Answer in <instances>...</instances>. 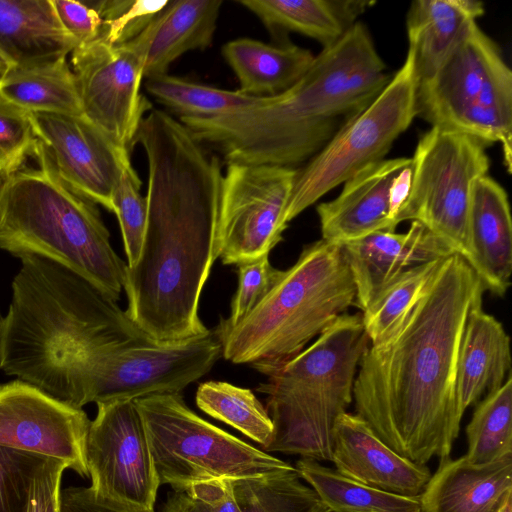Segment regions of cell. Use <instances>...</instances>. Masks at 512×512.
<instances>
[{
    "instance_id": "c3c4849f",
    "label": "cell",
    "mask_w": 512,
    "mask_h": 512,
    "mask_svg": "<svg viewBox=\"0 0 512 512\" xmlns=\"http://www.w3.org/2000/svg\"><path fill=\"white\" fill-rule=\"evenodd\" d=\"M3 178H4V175H3V173H2V171L0 169V182L2 181Z\"/></svg>"
},
{
    "instance_id": "ac0fdd59",
    "label": "cell",
    "mask_w": 512,
    "mask_h": 512,
    "mask_svg": "<svg viewBox=\"0 0 512 512\" xmlns=\"http://www.w3.org/2000/svg\"><path fill=\"white\" fill-rule=\"evenodd\" d=\"M296 469L194 484L167 494L161 512H331Z\"/></svg>"
},
{
    "instance_id": "7a4b0ae2",
    "label": "cell",
    "mask_w": 512,
    "mask_h": 512,
    "mask_svg": "<svg viewBox=\"0 0 512 512\" xmlns=\"http://www.w3.org/2000/svg\"><path fill=\"white\" fill-rule=\"evenodd\" d=\"M484 291L466 260L449 255L422 298L360 360L353 385L356 414L414 463L450 456L459 435L458 353L468 314Z\"/></svg>"
},
{
    "instance_id": "9c48e42d",
    "label": "cell",
    "mask_w": 512,
    "mask_h": 512,
    "mask_svg": "<svg viewBox=\"0 0 512 512\" xmlns=\"http://www.w3.org/2000/svg\"><path fill=\"white\" fill-rule=\"evenodd\" d=\"M412 54L362 111L350 118L301 169H296L282 224L288 223L326 193L367 165L384 159L395 140L416 117Z\"/></svg>"
},
{
    "instance_id": "83f0119b",
    "label": "cell",
    "mask_w": 512,
    "mask_h": 512,
    "mask_svg": "<svg viewBox=\"0 0 512 512\" xmlns=\"http://www.w3.org/2000/svg\"><path fill=\"white\" fill-rule=\"evenodd\" d=\"M275 36L295 32L323 48L339 41L375 2L360 0H239Z\"/></svg>"
},
{
    "instance_id": "e575fe53",
    "label": "cell",
    "mask_w": 512,
    "mask_h": 512,
    "mask_svg": "<svg viewBox=\"0 0 512 512\" xmlns=\"http://www.w3.org/2000/svg\"><path fill=\"white\" fill-rule=\"evenodd\" d=\"M468 450L472 464H486L512 452V378L477 405L467 425Z\"/></svg>"
},
{
    "instance_id": "44dd1931",
    "label": "cell",
    "mask_w": 512,
    "mask_h": 512,
    "mask_svg": "<svg viewBox=\"0 0 512 512\" xmlns=\"http://www.w3.org/2000/svg\"><path fill=\"white\" fill-rule=\"evenodd\" d=\"M411 158L382 159L356 172L340 194L317 206L322 239L344 244L377 231H395L389 221V189Z\"/></svg>"
},
{
    "instance_id": "7bdbcfd3",
    "label": "cell",
    "mask_w": 512,
    "mask_h": 512,
    "mask_svg": "<svg viewBox=\"0 0 512 512\" xmlns=\"http://www.w3.org/2000/svg\"><path fill=\"white\" fill-rule=\"evenodd\" d=\"M60 512H155L97 495L90 487H69L60 492Z\"/></svg>"
},
{
    "instance_id": "5b68a950",
    "label": "cell",
    "mask_w": 512,
    "mask_h": 512,
    "mask_svg": "<svg viewBox=\"0 0 512 512\" xmlns=\"http://www.w3.org/2000/svg\"><path fill=\"white\" fill-rule=\"evenodd\" d=\"M32 157L36 167L23 166L0 182V249L58 263L117 302L127 263L112 248L97 204L62 181L38 138Z\"/></svg>"
},
{
    "instance_id": "ee69618b",
    "label": "cell",
    "mask_w": 512,
    "mask_h": 512,
    "mask_svg": "<svg viewBox=\"0 0 512 512\" xmlns=\"http://www.w3.org/2000/svg\"><path fill=\"white\" fill-rule=\"evenodd\" d=\"M412 182V161L393 179L389 189V221L395 230L402 209L408 199Z\"/></svg>"
},
{
    "instance_id": "681fc988",
    "label": "cell",
    "mask_w": 512,
    "mask_h": 512,
    "mask_svg": "<svg viewBox=\"0 0 512 512\" xmlns=\"http://www.w3.org/2000/svg\"><path fill=\"white\" fill-rule=\"evenodd\" d=\"M418 512H420V511H418Z\"/></svg>"
},
{
    "instance_id": "5bb4252c",
    "label": "cell",
    "mask_w": 512,
    "mask_h": 512,
    "mask_svg": "<svg viewBox=\"0 0 512 512\" xmlns=\"http://www.w3.org/2000/svg\"><path fill=\"white\" fill-rule=\"evenodd\" d=\"M84 116L117 147L131 153L149 103L142 97L143 56L129 43L101 38L71 53Z\"/></svg>"
},
{
    "instance_id": "8d00e7d4",
    "label": "cell",
    "mask_w": 512,
    "mask_h": 512,
    "mask_svg": "<svg viewBox=\"0 0 512 512\" xmlns=\"http://www.w3.org/2000/svg\"><path fill=\"white\" fill-rule=\"evenodd\" d=\"M37 137L30 112L0 95V169L5 176L33 156Z\"/></svg>"
},
{
    "instance_id": "2e32d148",
    "label": "cell",
    "mask_w": 512,
    "mask_h": 512,
    "mask_svg": "<svg viewBox=\"0 0 512 512\" xmlns=\"http://www.w3.org/2000/svg\"><path fill=\"white\" fill-rule=\"evenodd\" d=\"M36 137L47 147L62 181L78 195L113 212L121 163L117 147L85 116L30 113Z\"/></svg>"
},
{
    "instance_id": "7dc6e473",
    "label": "cell",
    "mask_w": 512,
    "mask_h": 512,
    "mask_svg": "<svg viewBox=\"0 0 512 512\" xmlns=\"http://www.w3.org/2000/svg\"><path fill=\"white\" fill-rule=\"evenodd\" d=\"M3 320H4V317H2L1 312H0V352H1V343H2Z\"/></svg>"
},
{
    "instance_id": "8992f818",
    "label": "cell",
    "mask_w": 512,
    "mask_h": 512,
    "mask_svg": "<svg viewBox=\"0 0 512 512\" xmlns=\"http://www.w3.org/2000/svg\"><path fill=\"white\" fill-rule=\"evenodd\" d=\"M355 296L342 245L310 243L242 321L215 329L222 356L253 367L283 363L354 305Z\"/></svg>"
},
{
    "instance_id": "f546056e",
    "label": "cell",
    "mask_w": 512,
    "mask_h": 512,
    "mask_svg": "<svg viewBox=\"0 0 512 512\" xmlns=\"http://www.w3.org/2000/svg\"><path fill=\"white\" fill-rule=\"evenodd\" d=\"M0 95L30 113L84 116L67 57L15 65L0 83Z\"/></svg>"
},
{
    "instance_id": "277c9868",
    "label": "cell",
    "mask_w": 512,
    "mask_h": 512,
    "mask_svg": "<svg viewBox=\"0 0 512 512\" xmlns=\"http://www.w3.org/2000/svg\"><path fill=\"white\" fill-rule=\"evenodd\" d=\"M133 339L147 338L84 278L46 258L21 259L3 320L0 369L5 374L73 406L82 359Z\"/></svg>"
},
{
    "instance_id": "4fadbf2b",
    "label": "cell",
    "mask_w": 512,
    "mask_h": 512,
    "mask_svg": "<svg viewBox=\"0 0 512 512\" xmlns=\"http://www.w3.org/2000/svg\"><path fill=\"white\" fill-rule=\"evenodd\" d=\"M85 457L90 488L99 496L154 509L159 481L146 430L134 400L97 403Z\"/></svg>"
},
{
    "instance_id": "603a6c76",
    "label": "cell",
    "mask_w": 512,
    "mask_h": 512,
    "mask_svg": "<svg viewBox=\"0 0 512 512\" xmlns=\"http://www.w3.org/2000/svg\"><path fill=\"white\" fill-rule=\"evenodd\" d=\"M512 493V452L486 464L440 459L418 496L420 512H498Z\"/></svg>"
},
{
    "instance_id": "cb8c5ba5",
    "label": "cell",
    "mask_w": 512,
    "mask_h": 512,
    "mask_svg": "<svg viewBox=\"0 0 512 512\" xmlns=\"http://www.w3.org/2000/svg\"><path fill=\"white\" fill-rule=\"evenodd\" d=\"M222 0L168 1L136 38L128 42L144 59L143 75L167 74L177 58L212 44Z\"/></svg>"
},
{
    "instance_id": "74e56055",
    "label": "cell",
    "mask_w": 512,
    "mask_h": 512,
    "mask_svg": "<svg viewBox=\"0 0 512 512\" xmlns=\"http://www.w3.org/2000/svg\"><path fill=\"white\" fill-rule=\"evenodd\" d=\"M46 456L0 446V512H26L34 476Z\"/></svg>"
},
{
    "instance_id": "7c38bea8",
    "label": "cell",
    "mask_w": 512,
    "mask_h": 512,
    "mask_svg": "<svg viewBox=\"0 0 512 512\" xmlns=\"http://www.w3.org/2000/svg\"><path fill=\"white\" fill-rule=\"evenodd\" d=\"M295 174L289 167L227 163L218 237L223 264L256 260L282 241V215Z\"/></svg>"
},
{
    "instance_id": "6da1fadb",
    "label": "cell",
    "mask_w": 512,
    "mask_h": 512,
    "mask_svg": "<svg viewBox=\"0 0 512 512\" xmlns=\"http://www.w3.org/2000/svg\"><path fill=\"white\" fill-rule=\"evenodd\" d=\"M135 143L148 163L147 217L139 257L126 269L125 313L157 344L205 337L198 308L220 256V161L162 110L143 117Z\"/></svg>"
},
{
    "instance_id": "ab89813d",
    "label": "cell",
    "mask_w": 512,
    "mask_h": 512,
    "mask_svg": "<svg viewBox=\"0 0 512 512\" xmlns=\"http://www.w3.org/2000/svg\"><path fill=\"white\" fill-rule=\"evenodd\" d=\"M168 4V0H130L114 18L102 21L100 38L111 45L130 42L142 33Z\"/></svg>"
},
{
    "instance_id": "3957f363",
    "label": "cell",
    "mask_w": 512,
    "mask_h": 512,
    "mask_svg": "<svg viewBox=\"0 0 512 512\" xmlns=\"http://www.w3.org/2000/svg\"><path fill=\"white\" fill-rule=\"evenodd\" d=\"M389 80L369 30L357 21L288 90L231 114L178 120L226 163L293 168L314 157Z\"/></svg>"
},
{
    "instance_id": "9a60e30c",
    "label": "cell",
    "mask_w": 512,
    "mask_h": 512,
    "mask_svg": "<svg viewBox=\"0 0 512 512\" xmlns=\"http://www.w3.org/2000/svg\"><path fill=\"white\" fill-rule=\"evenodd\" d=\"M90 424L82 408L32 384L17 379L0 385V446L59 459L89 477L85 446Z\"/></svg>"
},
{
    "instance_id": "bcb514c9",
    "label": "cell",
    "mask_w": 512,
    "mask_h": 512,
    "mask_svg": "<svg viewBox=\"0 0 512 512\" xmlns=\"http://www.w3.org/2000/svg\"><path fill=\"white\" fill-rule=\"evenodd\" d=\"M512 506V493L508 494L502 502L498 512H511Z\"/></svg>"
},
{
    "instance_id": "f1b7e54d",
    "label": "cell",
    "mask_w": 512,
    "mask_h": 512,
    "mask_svg": "<svg viewBox=\"0 0 512 512\" xmlns=\"http://www.w3.org/2000/svg\"><path fill=\"white\" fill-rule=\"evenodd\" d=\"M222 54L239 80V91L254 97L278 95L310 68L315 55L289 42L271 45L251 38L227 42Z\"/></svg>"
},
{
    "instance_id": "b9f144b4",
    "label": "cell",
    "mask_w": 512,
    "mask_h": 512,
    "mask_svg": "<svg viewBox=\"0 0 512 512\" xmlns=\"http://www.w3.org/2000/svg\"><path fill=\"white\" fill-rule=\"evenodd\" d=\"M52 4L61 24L78 46L100 38L102 19L88 2L52 0Z\"/></svg>"
},
{
    "instance_id": "d4e9b609",
    "label": "cell",
    "mask_w": 512,
    "mask_h": 512,
    "mask_svg": "<svg viewBox=\"0 0 512 512\" xmlns=\"http://www.w3.org/2000/svg\"><path fill=\"white\" fill-rule=\"evenodd\" d=\"M510 339L503 325L482 308L468 314L456 370V394L460 413L484 394L499 389L510 375Z\"/></svg>"
},
{
    "instance_id": "4dcf8cb0",
    "label": "cell",
    "mask_w": 512,
    "mask_h": 512,
    "mask_svg": "<svg viewBox=\"0 0 512 512\" xmlns=\"http://www.w3.org/2000/svg\"><path fill=\"white\" fill-rule=\"evenodd\" d=\"M296 471L331 512H418V497L385 492L352 480L319 461L301 458Z\"/></svg>"
},
{
    "instance_id": "f35d334b",
    "label": "cell",
    "mask_w": 512,
    "mask_h": 512,
    "mask_svg": "<svg viewBox=\"0 0 512 512\" xmlns=\"http://www.w3.org/2000/svg\"><path fill=\"white\" fill-rule=\"evenodd\" d=\"M269 261V254L238 265V288L231 302L230 316L222 319L219 331L228 330L242 321L264 298L279 274Z\"/></svg>"
},
{
    "instance_id": "ffe728a7",
    "label": "cell",
    "mask_w": 512,
    "mask_h": 512,
    "mask_svg": "<svg viewBox=\"0 0 512 512\" xmlns=\"http://www.w3.org/2000/svg\"><path fill=\"white\" fill-rule=\"evenodd\" d=\"M342 248L356 289L354 305L361 311L406 269L453 254L416 221L405 233L377 231Z\"/></svg>"
},
{
    "instance_id": "4316f807",
    "label": "cell",
    "mask_w": 512,
    "mask_h": 512,
    "mask_svg": "<svg viewBox=\"0 0 512 512\" xmlns=\"http://www.w3.org/2000/svg\"><path fill=\"white\" fill-rule=\"evenodd\" d=\"M477 0H416L408 9V51L413 56L417 83L431 77L466 27L483 15Z\"/></svg>"
},
{
    "instance_id": "52a82bcc",
    "label": "cell",
    "mask_w": 512,
    "mask_h": 512,
    "mask_svg": "<svg viewBox=\"0 0 512 512\" xmlns=\"http://www.w3.org/2000/svg\"><path fill=\"white\" fill-rule=\"evenodd\" d=\"M416 116L431 127L498 142L511 172L512 72L495 42L471 22L434 74L417 83Z\"/></svg>"
},
{
    "instance_id": "8fae6325",
    "label": "cell",
    "mask_w": 512,
    "mask_h": 512,
    "mask_svg": "<svg viewBox=\"0 0 512 512\" xmlns=\"http://www.w3.org/2000/svg\"><path fill=\"white\" fill-rule=\"evenodd\" d=\"M411 161V189L399 222L421 223L467 261L472 190L490 167L486 146L468 135L431 127L419 138Z\"/></svg>"
},
{
    "instance_id": "d590c367",
    "label": "cell",
    "mask_w": 512,
    "mask_h": 512,
    "mask_svg": "<svg viewBox=\"0 0 512 512\" xmlns=\"http://www.w3.org/2000/svg\"><path fill=\"white\" fill-rule=\"evenodd\" d=\"M141 180L135 172L130 155L123 158L113 195V213L117 216L127 256L133 266L140 254L147 217L146 199L140 193Z\"/></svg>"
},
{
    "instance_id": "ba28073f",
    "label": "cell",
    "mask_w": 512,
    "mask_h": 512,
    "mask_svg": "<svg viewBox=\"0 0 512 512\" xmlns=\"http://www.w3.org/2000/svg\"><path fill=\"white\" fill-rule=\"evenodd\" d=\"M142 418L159 485L172 490L194 484L258 477L295 467L194 413L180 393L134 400Z\"/></svg>"
},
{
    "instance_id": "1f68e13d",
    "label": "cell",
    "mask_w": 512,
    "mask_h": 512,
    "mask_svg": "<svg viewBox=\"0 0 512 512\" xmlns=\"http://www.w3.org/2000/svg\"><path fill=\"white\" fill-rule=\"evenodd\" d=\"M444 260L406 269L369 302L362 311V321L370 345L381 343L410 312L436 278Z\"/></svg>"
},
{
    "instance_id": "60d3db41",
    "label": "cell",
    "mask_w": 512,
    "mask_h": 512,
    "mask_svg": "<svg viewBox=\"0 0 512 512\" xmlns=\"http://www.w3.org/2000/svg\"><path fill=\"white\" fill-rule=\"evenodd\" d=\"M66 464L46 457L32 481L26 512H60V484Z\"/></svg>"
},
{
    "instance_id": "7402d4cb",
    "label": "cell",
    "mask_w": 512,
    "mask_h": 512,
    "mask_svg": "<svg viewBox=\"0 0 512 512\" xmlns=\"http://www.w3.org/2000/svg\"><path fill=\"white\" fill-rule=\"evenodd\" d=\"M467 237L466 262L485 290L504 296L512 273V220L506 191L488 175L474 183Z\"/></svg>"
},
{
    "instance_id": "836d02e7",
    "label": "cell",
    "mask_w": 512,
    "mask_h": 512,
    "mask_svg": "<svg viewBox=\"0 0 512 512\" xmlns=\"http://www.w3.org/2000/svg\"><path fill=\"white\" fill-rule=\"evenodd\" d=\"M195 400L203 412L235 428L261 448L270 443L272 420L250 389L223 381H207L199 385Z\"/></svg>"
},
{
    "instance_id": "e0dca14e",
    "label": "cell",
    "mask_w": 512,
    "mask_h": 512,
    "mask_svg": "<svg viewBox=\"0 0 512 512\" xmlns=\"http://www.w3.org/2000/svg\"><path fill=\"white\" fill-rule=\"evenodd\" d=\"M362 314L344 313L291 359L255 366L268 382L328 393L350 406L360 360L369 346Z\"/></svg>"
},
{
    "instance_id": "d6986e66",
    "label": "cell",
    "mask_w": 512,
    "mask_h": 512,
    "mask_svg": "<svg viewBox=\"0 0 512 512\" xmlns=\"http://www.w3.org/2000/svg\"><path fill=\"white\" fill-rule=\"evenodd\" d=\"M331 461L336 470L352 480L408 497H418L432 475L426 465L393 451L363 418L347 411L333 426Z\"/></svg>"
},
{
    "instance_id": "d6a6232c",
    "label": "cell",
    "mask_w": 512,
    "mask_h": 512,
    "mask_svg": "<svg viewBox=\"0 0 512 512\" xmlns=\"http://www.w3.org/2000/svg\"><path fill=\"white\" fill-rule=\"evenodd\" d=\"M146 90L159 102L174 111L178 118H211L231 114L256 104L254 97L162 74L145 81Z\"/></svg>"
},
{
    "instance_id": "30bf717a",
    "label": "cell",
    "mask_w": 512,
    "mask_h": 512,
    "mask_svg": "<svg viewBox=\"0 0 512 512\" xmlns=\"http://www.w3.org/2000/svg\"><path fill=\"white\" fill-rule=\"evenodd\" d=\"M220 356L215 330L174 344L133 339L100 347L88 353L76 370L74 407L180 393L207 374Z\"/></svg>"
},
{
    "instance_id": "484cf974",
    "label": "cell",
    "mask_w": 512,
    "mask_h": 512,
    "mask_svg": "<svg viewBox=\"0 0 512 512\" xmlns=\"http://www.w3.org/2000/svg\"><path fill=\"white\" fill-rule=\"evenodd\" d=\"M77 46L52 0H0V48L15 65L67 57Z\"/></svg>"
},
{
    "instance_id": "f6af8a7d",
    "label": "cell",
    "mask_w": 512,
    "mask_h": 512,
    "mask_svg": "<svg viewBox=\"0 0 512 512\" xmlns=\"http://www.w3.org/2000/svg\"><path fill=\"white\" fill-rule=\"evenodd\" d=\"M14 66L15 63L0 48V83Z\"/></svg>"
}]
</instances>
